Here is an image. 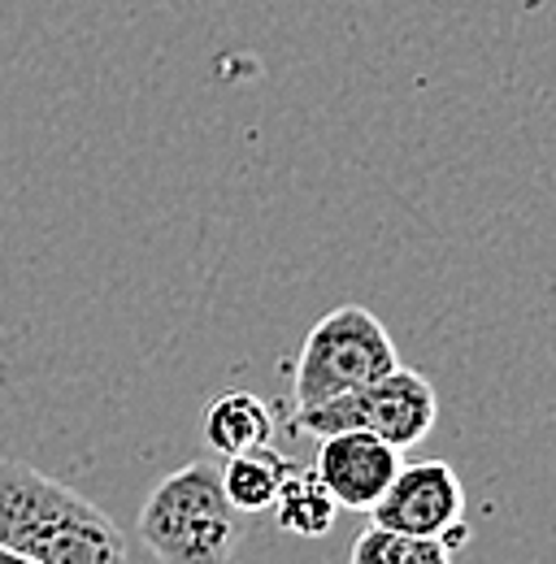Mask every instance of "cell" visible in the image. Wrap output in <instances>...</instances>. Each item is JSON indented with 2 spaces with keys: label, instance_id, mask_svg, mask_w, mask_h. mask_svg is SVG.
Segmentation results:
<instances>
[{
  "label": "cell",
  "instance_id": "6da1fadb",
  "mask_svg": "<svg viewBox=\"0 0 556 564\" xmlns=\"http://www.w3.org/2000/svg\"><path fill=\"white\" fill-rule=\"evenodd\" d=\"M0 547L35 564H127L114 517L26 460H0Z\"/></svg>",
  "mask_w": 556,
  "mask_h": 564
},
{
  "label": "cell",
  "instance_id": "7a4b0ae2",
  "mask_svg": "<svg viewBox=\"0 0 556 564\" xmlns=\"http://www.w3.org/2000/svg\"><path fill=\"white\" fill-rule=\"evenodd\" d=\"M139 539L161 564H231L244 521L209 460L165 474L139 508Z\"/></svg>",
  "mask_w": 556,
  "mask_h": 564
},
{
  "label": "cell",
  "instance_id": "3957f363",
  "mask_svg": "<svg viewBox=\"0 0 556 564\" xmlns=\"http://www.w3.org/2000/svg\"><path fill=\"white\" fill-rule=\"evenodd\" d=\"M400 365V352L365 304H340L322 322L309 326L300 356L291 365V400L296 409H318L356 387L378 382Z\"/></svg>",
  "mask_w": 556,
  "mask_h": 564
},
{
  "label": "cell",
  "instance_id": "277c9868",
  "mask_svg": "<svg viewBox=\"0 0 556 564\" xmlns=\"http://www.w3.org/2000/svg\"><path fill=\"white\" fill-rule=\"evenodd\" d=\"M435 422H439V395H435L430 378L396 365L378 382L356 387L340 400H327L318 409H296L291 430L313 434V438L361 430V434H374V438L392 443L396 452H405V447L421 443L435 430Z\"/></svg>",
  "mask_w": 556,
  "mask_h": 564
},
{
  "label": "cell",
  "instance_id": "5b68a950",
  "mask_svg": "<svg viewBox=\"0 0 556 564\" xmlns=\"http://www.w3.org/2000/svg\"><path fill=\"white\" fill-rule=\"evenodd\" d=\"M370 525L414 539H439L448 552H461L470 543V525H466V487L457 469L448 460L400 465L387 491L370 508Z\"/></svg>",
  "mask_w": 556,
  "mask_h": 564
},
{
  "label": "cell",
  "instance_id": "8992f818",
  "mask_svg": "<svg viewBox=\"0 0 556 564\" xmlns=\"http://www.w3.org/2000/svg\"><path fill=\"white\" fill-rule=\"evenodd\" d=\"M318 474V482L331 491V499L348 512H370L378 503V495L387 491V482L400 469V452L374 434L344 430V434H327L318 438V456L309 465Z\"/></svg>",
  "mask_w": 556,
  "mask_h": 564
},
{
  "label": "cell",
  "instance_id": "52a82bcc",
  "mask_svg": "<svg viewBox=\"0 0 556 564\" xmlns=\"http://www.w3.org/2000/svg\"><path fill=\"white\" fill-rule=\"evenodd\" d=\"M201 430H205L209 452L239 456V452L270 447L278 434V422L275 409L261 395H253V391H222V395H213L205 404Z\"/></svg>",
  "mask_w": 556,
  "mask_h": 564
},
{
  "label": "cell",
  "instance_id": "ba28073f",
  "mask_svg": "<svg viewBox=\"0 0 556 564\" xmlns=\"http://www.w3.org/2000/svg\"><path fill=\"white\" fill-rule=\"evenodd\" d=\"M270 512H275L278 530L291 534V539H327V534L335 530L340 503H335L331 491L318 482L313 469H300V465H296V469L282 478Z\"/></svg>",
  "mask_w": 556,
  "mask_h": 564
},
{
  "label": "cell",
  "instance_id": "9c48e42d",
  "mask_svg": "<svg viewBox=\"0 0 556 564\" xmlns=\"http://www.w3.org/2000/svg\"><path fill=\"white\" fill-rule=\"evenodd\" d=\"M291 469H296L291 456H282L275 447H257V452L226 456V469H217V478L235 512H270L278 487Z\"/></svg>",
  "mask_w": 556,
  "mask_h": 564
},
{
  "label": "cell",
  "instance_id": "30bf717a",
  "mask_svg": "<svg viewBox=\"0 0 556 564\" xmlns=\"http://www.w3.org/2000/svg\"><path fill=\"white\" fill-rule=\"evenodd\" d=\"M348 564H452V552L439 539H414V534L370 525L352 543Z\"/></svg>",
  "mask_w": 556,
  "mask_h": 564
},
{
  "label": "cell",
  "instance_id": "8fae6325",
  "mask_svg": "<svg viewBox=\"0 0 556 564\" xmlns=\"http://www.w3.org/2000/svg\"><path fill=\"white\" fill-rule=\"evenodd\" d=\"M0 564H35V561H26V556H18V552H9V547H0Z\"/></svg>",
  "mask_w": 556,
  "mask_h": 564
}]
</instances>
